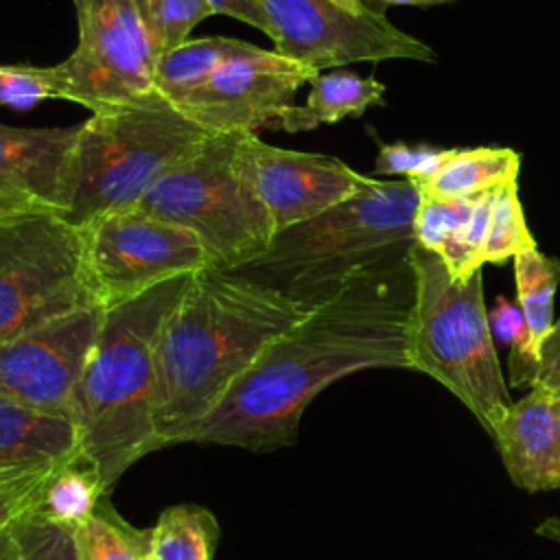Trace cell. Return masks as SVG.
Wrapping results in <instances>:
<instances>
[{
	"instance_id": "6da1fadb",
	"label": "cell",
	"mask_w": 560,
	"mask_h": 560,
	"mask_svg": "<svg viewBox=\"0 0 560 560\" xmlns=\"http://www.w3.org/2000/svg\"><path fill=\"white\" fill-rule=\"evenodd\" d=\"M411 260L361 273L276 337L188 442L273 451L295 442L308 402L363 370H413Z\"/></svg>"
},
{
	"instance_id": "d6a6232c",
	"label": "cell",
	"mask_w": 560,
	"mask_h": 560,
	"mask_svg": "<svg viewBox=\"0 0 560 560\" xmlns=\"http://www.w3.org/2000/svg\"><path fill=\"white\" fill-rule=\"evenodd\" d=\"M212 9V13L230 15L234 20H241L260 33H265L269 39H273V26L267 15V9L262 0H206Z\"/></svg>"
},
{
	"instance_id": "30bf717a",
	"label": "cell",
	"mask_w": 560,
	"mask_h": 560,
	"mask_svg": "<svg viewBox=\"0 0 560 560\" xmlns=\"http://www.w3.org/2000/svg\"><path fill=\"white\" fill-rule=\"evenodd\" d=\"M77 228L88 284L103 308L175 276L214 267L197 234L133 208L90 219Z\"/></svg>"
},
{
	"instance_id": "cb8c5ba5",
	"label": "cell",
	"mask_w": 560,
	"mask_h": 560,
	"mask_svg": "<svg viewBox=\"0 0 560 560\" xmlns=\"http://www.w3.org/2000/svg\"><path fill=\"white\" fill-rule=\"evenodd\" d=\"M151 527L127 523L112 505L103 503L72 532L79 560H147Z\"/></svg>"
},
{
	"instance_id": "4dcf8cb0",
	"label": "cell",
	"mask_w": 560,
	"mask_h": 560,
	"mask_svg": "<svg viewBox=\"0 0 560 560\" xmlns=\"http://www.w3.org/2000/svg\"><path fill=\"white\" fill-rule=\"evenodd\" d=\"M50 470L0 477V536L9 532L11 525L35 505Z\"/></svg>"
},
{
	"instance_id": "9a60e30c",
	"label": "cell",
	"mask_w": 560,
	"mask_h": 560,
	"mask_svg": "<svg viewBox=\"0 0 560 560\" xmlns=\"http://www.w3.org/2000/svg\"><path fill=\"white\" fill-rule=\"evenodd\" d=\"M508 477L525 492L560 490V394L532 387L492 438Z\"/></svg>"
},
{
	"instance_id": "3957f363",
	"label": "cell",
	"mask_w": 560,
	"mask_h": 560,
	"mask_svg": "<svg viewBox=\"0 0 560 560\" xmlns=\"http://www.w3.org/2000/svg\"><path fill=\"white\" fill-rule=\"evenodd\" d=\"M192 273L164 280L105 308L72 400L81 455L107 490L140 457L158 451V346L166 317Z\"/></svg>"
},
{
	"instance_id": "ba28073f",
	"label": "cell",
	"mask_w": 560,
	"mask_h": 560,
	"mask_svg": "<svg viewBox=\"0 0 560 560\" xmlns=\"http://www.w3.org/2000/svg\"><path fill=\"white\" fill-rule=\"evenodd\" d=\"M92 304L79 228L42 206L0 212V343Z\"/></svg>"
},
{
	"instance_id": "d4e9b609",
	"label": "cell",
	"mask_w": 560,
	"mask_h": 560,
	"mask_svg": "<svg viewBox=\"0 0 560 560\" xmlns=\"http://www.w3.org/2000/svg\"><path fill=\"white\" fill-rule=\"evenodd\" d=\"M155 59L188 42L190 31L214 15L206 0H133Z\"/></svg>"
},
{
	"instance_id": "d590c367",
	"label": "cell",
	"mask_w": 560,
	"mask_h": 560,
	"mask_svg": "<svg viewBox=\"0 0 560 560\" xmlns=\"http://www.w3.org/2000/svg\"><path fill=\"white\" fill-rule=\"evenodd\" d=\"M0 560H20V545L11 529L0 536Z\"/></svg>"
},
{
	"instance_id": "8992f818",
	"label": "cell",
	"mask_w": 560,
	"mask_h": 560,
	"mask_svg": "<svg viewBox=\"0 0 560 560\" xmlns=\"http://www.w3.org/2000/svg\"><path fill=\"white\" fill-rule=\"evenodd\" d=\"M254 136L212 133L179 158L133 210L197 234L214 269H238L262 256L276 232L256 188Z\"/></svg>"
},
{
	"instance_id": "1f68e13d",
	"label": "cell",
	"mask_w": 560,
	"mask_h": 560,
	"mask_svg": "<svg viewBox=\"0 0 560 560\" xmlns=\"http://www.w3.org/2000/svg\"><path fill=\"white\" fill-rule=\"evenodd\" d=\"M529 389L542 387L560 394V319L553 322L549 335L540 343L538 359L529 372Z\"/></svg>"
},
{
	"instance_id": "74e56055",
	"label": "cell",
	"mask_w": 560,
	"mask_h": 560,
	"mask_svg": "<svg viewBox=\"0 0 560 560\" xmlns=\"http://www.w3.org/2000/svg\"><path fill=\"white\" fill-rule=\"evenodd\" d=\"M330 2H335L337 7H341V9L350 11V13H357V15H361V13L368 11V7H365L361 0H330Z\"/></svg>"
},
{
	"instance_id": "f1b7e54d",
	"label": "cell",
	"mask_w": 560,
	"mask_h": 560,
	"mask_svg": "<svg viewBox=\"0 0 560 560\" xmlns=\"http://www.w3.org/2000/svg\"><path fill=\"white\" fill-rule=\"evenodd\" d=\"M57 98L50 66L2 63L0 66V107L28 112L37 103Z\"/></svg>"
},
{
	"instance_id": "8fae6325",
	"label": "cell",
	"mask_w": 560,
	"mask_h": 560,
	"mask_svg": "<svg viewBox=\"0 0 560 560\" xmlns=\"http://www.w3.org/2000/svg\"><path fill=\"white\" fill-rule=\"evenodd\" d=\"M276 50L317 72L354 61L411 59L435 63L438 55L396 28L385 13L357 15L330 0H262Z\"/></svg>"
},
{
	"instance_id": "4316f807",
	"label": "cell",
	"mask_w": 560,
	"mask_h": 560,
	"mask_svg": "<svg viewBox=\"0 0 560 560\" xmlns=\"http://www.w3.org/2000/svg\"><path fill=\"white\" fill-rule=\"evenodd\" d=\"M477 197L466 199H420L413 214V241L418 247L442 254L453 245L470 219Z\"/></svg>"
},
{
	"instance_id": "484cf974",
	"label": "cell",
	"mask_w": 560,
	"mask_h": 560,
	"mask_svg": "<svg viewBox=\"0 0 560 560\" xmlns=\"http://www.w3.org/2000/svg\"><path fill=\"white\" fill-rule=\"evenodd\" d=\"M534 245L536 241L525 223L516 179L508 182L497 188L481 262H505L508 258H514L518 252Z\"/></svg>"
},
{
	"instance_id": "e575fe53",
	"label": "cell",
	"mask_w": 560,
	"mask_h": 560,
	"mask_svg": "<svg viewBox=\"0 0 560 560\" xmlns=\"http://www.w3.org/2000/svg\"><path fill=\"white\" fill-rule=\"evenodd\" d=\"M534 532H536V536H542V538L560 545V516L545 518L540 525H536Z\"/></svg>"
},
{
	"instance_id": "7c38bea8",
	"label": "cell",
	"mask_w": 560,
	"mask_h": 560,
	"mask_svg": "<svg viewBox=\"0 0 560 560\" xmlns=\"http://www.w3.org/2000/svg\"><path fill=\"white\" fill-rule=\"evenodd\" d=\"M105 308L81 306L0 343V398L70 413Z\"/></svg>"
},
{
	"instance_id": "5b68a950",
	"label": "cell",
	"mask_w": 560,
	"mask_h": 560,
	"mask_svg": "<svg viewBox=\"0 0 560 560\" xmlns=\"http://www.w3.org/2000/svg\"><path fill=\"white\" fill-rule=\"evenodd\" d=\"M409 260L416 278L413 370L444 385L494 438L512 398L490 332L481 269L455 280L435 252L418 245Z\"/></svg>"
},
{
	"instance_id": "ffe728a7",
	"label": "cell",
	"mask_w": 560,
	"mask_h": 560,
	"mask_svg": "<svg viewBox=\"0 0 560 560\" xmlns=\"http://www.w3.org/2000/svg\"><path fill=\"white\" fill-rule=\"evenodd\" d=\"M252 48L254 44L249 42L223 35L188 39L158 59L153 77L155 90L164 101L177 105L190 92L201 88L225 61Z\"/></svg>"
},
{
	"instance_id": "83f0119b",
	"label": "cell",
	"mask_w": 560,
	"mask_h": 560,
	"mask_svg": "<svg viewBox=\"0 0 560 560\" xmlns=\"http://www.w3.org/2000/svg\"><path fill=\"white\" fill-rule=\"evenodd\" d=\"M11 532L20 545V560H79L72 532L42 518L33 508L11 525Z\"/></svg>"
},
{
	"instance_id": "52a82bcc",
	"label": "cell",
	"mask_w": 560,
	"mask_h": 560,
	"mask_svg": "<svg viewBox=\"0 0 560 560\" xmlns=\"http://www.w3.org/2000/svg\"><path fill=\"white\" fill-rule=\"evenodd\" d=\"M212 131L166 101L92 112L79 125L61 214L72 225L133 208Z\"/></svg>"
},
{
	"instance_id": "5bb4252c",
	"label": "cell",
	"mask_w": 560,
	"mask_h": 560,
	"mask_svg": "<svg viewBox=\"0 0 560 560\" xmlns=\"http://www.w3.org/2000/svg\"><path fill=\"white\" fill-rule=\"evenodd\" d=\"M256 188L273 232L300 225L357 195L368 177L346 162L252 140Z\"/></svg>"
},
{
	"instance_id": "e0dca14e",
	"label": "cell",
	"mask_w": 560,
	"mask_h": 560,
	"mask_svg": "<svg viewBox=\"0 0 560 560\" xmlns=\"http://www.w3.org/2000/svg\"><path fill=\"white\" fill-rule=\"evenodd\" d=\"M79 455L70 413L39 411L0 398V477L50 470Z\"/></svg>"
},
{
	"instance_id": "277c9868",
	"label": "cell",
	"mask_w": 560,
	"mask_h": 560,
	"mask_svg": "<svg viewBox=\"0 0 560 560\" xmlns=\"http://www.w3.org/2000/svg\"><path fill=\"white\" fill-rule=\"evenodd\" d=\"M418 190L409 179L365 186L339 206L282 230L269 249L234 269L287 298L315 306L361 273L407 260Z\"/></svg>"
},
{
	"instance_id": "7a4b0ae2",
	"label": "cell",
	"mask_w": 560,
	"mask_h": 560,
	"mask_svg": "<svg viewBox=\"0 0 560 560\" xmlns=\"http://www.w3.org/2000/svg\"><path fill=\"white\" fill-rule=\"evenodd\" d=\"M311 306L234 269L192 273L158 346V448L188 442L258 354Z\"/></svg>"
},
{
	"instance_id": "ac0fdd59",
	"label": "cell",
	"mask_w": 560,
	"mask_h": 560,
	"mask_svg": "<svg viewBox=\"0 0 560 560\" xmlns=\"http://www.w3.org/2000/svg\"><path fill=\"white\" fill-rule=\"evenodd\" d=\"M521 155L508 147L453 149V153L427 177L413 179L420 199H466L514 182Z\"/></svg>"
},
{
	"instance_id": "2e32d148",
	"label": "cell",
	"mask_w": 560,
	"mask_h": 560,
	"mask_svg": "<svg viewBox=\"0 0 560 560\" xmlns=\"http://www.w3.org/2000/svg\"><path fill=\"white\" fill-rule=\"evenodd\" d=\"M77 127L24 129L0 125V184L61 212Z\"/></svg>"
},
{
	"instance_id": "44dd1931",
	"label": "cell",
	"mask_w": 560,
	"mask_h": 560,
	"mask_svg": "<svg viewBox=\"0 0 560 560\" xmlns=\"http://www.w3.org/2000/svg\"><path fill=\"white\" fill-rule=\"evenodd\" d=\"M107 486L98 470L83 457H74L52 468L42 486L33 512L42 518L74 532L101 505Z\"/></svg>"
},
{
	"instance_id": "603a6c76",
	"label": "cell",
	"mask_w": 560,
	"mask_h": 560,
	"mask_svg": "<svg viewBox=\"0 0 560 560\" xmlns=\"http://www.w3.org/2000/svg\"><path fill=\"white\" fill-rule=\"evenodd\" d=\"M219 523L201 505H171L151 527L147 560H212L219 545Z\"/></svg>"
},
{
	"instance_id": "7402d4cb",
	"label": "cell",
	"mask_w": 560,
	"mask_h": 560,
	"mask_svg": "<svg viewBox=\"0 0 560 560\" xmlns=\"http://www.w3.org/2000/svg\"><path fill=\"white\" fill-rule=\"evenodd\" d=\"M514 278H516L518 308L525 317L527 332H529V343H527L529 368L525 376V385H527L532 365L538 359L540 343L545 341V337L553 326V295L560 282V260L542 254L538 245L527 247L514 256Z\"/></svg>"
},
{
	"instance_id": "d6986e66",
	"label": "cell",
	"mask_w": 560,
	"mask_h": 560,
	"mask_svg": "<svg viewBox=\"0 0 560 560\" xmlns=\"http://www.w3.org/2000/svg\"><path fill=\"white\" fill-rule=\"evenodd\" d=\"M308 98L302 107H289L278 125L289 131H311L341 118H359L370 105H383L385 85L374 77H361L350 70L319 72L311 83Z\"/></svg>"
},
{
	"instance_id": "f546056e",
	"label": "cell",
	"mask_w": 560,
	"mask_h": 560,
	"mask_svg": "<svg viewBox=\"0 0 560 560\" xmlns=\"http://www.w3.org/2000/svg\"><path fill=\"white\" fill-rule=\"evenodd\" d=\"M453 149H440V147H427V144H381L374 173L378 175H402L405 179H422L431 175L448 155Z\"/></svg>"
},
{
	"instance_id": "836d02e7",
	"label": "cell",
	"mask_w": 560,
	"mask_h": 560,
	"mask_svg": "<svg viewBox=\"0 0 560 560\" xmlns=\"http://www.w3.org/2000/svg\"><path fill=\"white\" fill-rule=\"evenodd\" d=\"M20 208H37V203H33L28 197H24V195H20V192L0 184V212L20 210Z\"/></svg>"
},
{
	"instance_id": "9c48e42d",
	"label": "cell",
	"mask_w": 560,
	"mask_h": 560,
	"mask_svg": "<svg viewBox=\"0 0 560 560\" xmlns=\"http://www.w3.org/2000/svg\"><path fill=\"white\" fill-rule=\"evenodd\" d=\"M79 39L50 66L57 98L90 112L164 101L155 90V55L133 0H72ZM168 103V101H166Z\"/></svg>"
},
{
	"instance_id": "8d00e7d4",
	"label": "cell",
	"mask_w": 560,
	"mask_h": 560,
	"mask_svg": "<svg viewBox=\"0 0 560 560\" xmlns=\"http://www.w3.org/2000/svg\"><path fill=\"white\" fill-rule=\"evenodd\" d=\"M385 4H413V7H433V4H446L455 0H378Z\"/></svg>"
},
{
	"instance_id": "4fadbf2b",
	"label": "cell",
	"mask_w": 560,
	"mask_h": 560,
	"mask_svg": "<svg viewBox=\"0 0 560 560\" xmlns=\"http://www.w3.org/2000/svg\"><path fill=\"white\" fill-rule=\"evenodd\" d=\"M319 72L278 50L254 46L225 61L175 107L212 133H256L293 107L295 92Z\"/></svg>"
}]
</instances>
